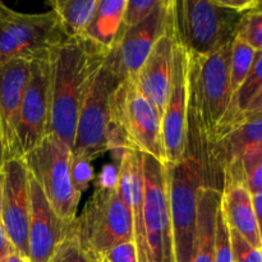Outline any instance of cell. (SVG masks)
Instances as JSON below:
<instances>
[{"instance_id": "21", "label": "cell", "mask_w": 262, "mask_h": 262, "mask_svg": "<svg viewBox=\"0 0 262 262\" xmlns=\"http://www.w3.org/2000/svg\"><path fill=\"white\" fill-rule=\"evenodd\" d=\"M125 4L127 0H99L94 17L81 37L105 50H112L119 35Z\"/></svg>"}, {"instance_id": "6", "label": "cell", "mask_w": 262, "mask_h": 262, "mask_svg": "<svg viewBox=\"0 0 262 262\" xmlns=\"http://www.w3.org/2000/svg\"><path fill=\"white\" fill-rule=\"evenodd\" d=\"M76 233L84 252L96 260L113 247L133 241V217L114 188H96L76 219Z\"/></svg>"}, {"instance_id": "14", "label": "cell", "mask_w": 262, "mask_h": 262, "mask_svg": "<svg viewBox=\"0 0 262 262\" xmlns=\"http://www.w3.org/2000/svg\"><path fill=\"white\" fill-rule=\"evenodd\" d=\"M2 227L15 251L28 258L30 183L22 158L3 164Z\"/></svg>"}, {"instance_id": "1", "label": "cell", "mask_w": 262, "mask_h": 262, "mask_svg": "<svg viewBox=\"0 0 262 262\" xmlns=\"http://www.w3.org/2000/svg\"><path fill=\"white\" fill-rule=\"evenodd\" d=\"M230 49L232 43L210 55L188 54V113L184 155L199 161L202 173L210 146L232 102Z\"/></svg>"}, {"instance_id": "37", "label": "cell", "mask_w": 262, "mask_h": 262, "mask_svg": "<svg viewBox=\"0 0 262 262\" xmlns=\"http://www.w3.org/2000/svg\"><path fill=\"white\" fill-rule=\"evenodd\" d=\"M5 262H30V261H28V258H26L25 256L20 255L18 251H13V252L8 256L7 261Z\"/></svg>"}, {"instance_id": "33", "label": "cell", "mask_w": 262, "mask_h": 262, "mask_svg": "<svg viewBox=\"0 0 262 262\" xmlns=\"http://www.w3.org/2000/svg\"><path fill=\"white\" fill-rule=\"evenodd\" d=\"M118 168L113 165H105L96 181V188H114L117 187Z\"/></svg>"}, {"instance_id": "9", "label": "cell", "mask_w": 262, "mask_h": 262, "mask_svg": "<svg viewBox=\"0 0 262 262\" xmlns=\"http://www.w3.org/2000/svg\"><path fill=\"white\" fill-rule=\"evenodd\" d=\"M143 233L145 246L138 262H176L173 230L166 189V169L155 158L143 154Z\"/></svg>"}, {"instance_id": "34", "label": "cell", "mask_w": 262, "mask_h": 262, "mask_svg": "<svg viewBox=\"0 0 262 262\" xmlns=\"http://www.w3.org/2000/svg\"><path fill=\"white\" fill-rule=\"evenodd\" d=\"M262 115V90L260 94L257 95V96L255 97V99L251 101V104L248 105L247 109L245 110L243 113H241L239 115H238L237 118H235V120L233 123H230L229 125L234 124V123L239 122V120H243V119H248V118H253V117H261ZM229 125H227V127H229ZM225 127V128H227ZM224 129V128H223ZM222 130V129H220ZM219 130V132H220Z\"/></svg>"}, {"instance_id": "42", "label": "cell", "mask_w": 262, "mask_h": 262, "mask_svg": "<svg viewBox=\"0 0 262 262\" xmlns=\"http://www.w3.org/2000/svg\"><path fill=\"white\" fill-rule=\"evenodd\" d=\"M97 262H107L105 258H100V260H97Z\"/></svg>"}, {"instance_id": "3", "label": "cell", "mask_w": 262, "mask_h": 262, "mask_svg": "<svg viewBox=\"0 0 262 262\" xmlns=\"http://www.w3.org/2000/svg\"><path fill=\"white\" fill-rule=\"evenodd\" d=\"M106 146L118 163L125 150H135L164 164L161 115L132 78L120 82L112 96Z\"/></svg>"}, {"instance_id": "10", "label": "cell", "mask_w": 262, "mask_h": 262, "mask_svg": "<svg viewBox=\"0 0 262 262\" xmlns=\"http://www.w3.org/2000/svg\"><path fill=\"white\" fill-rule=\"evenodd\" d=\"M122 81L124 79L106 58L95 76L79 112L72 155L92 161L106 152L110 101Z\"/></svg>"}, {"instance_id": "4", "label": "cell", "mask_w": 262, "mask_h": 262, "mask_svg": "<svg viewBox=\"0 0 262 262\" xmlns=\"http://www.w3.org/2000/svg\"><path fill=\"white\" fill-rule=\"evenodd\" d=\"M170 17L176 42L205 56L233 42L243 14L216 0H170Z\"/></svg>"}, {"instance_id": "38", "label": "cell", "mask_w": 262, "mask_h": 262, "mask_svg": "<svg viewBox=\"0 0 262 262\" xmlns=\"http://www.w3.org/2000/svg\"><path fill=\"white\" fill-rule=\"evenodd\" d=\"M2 212H3V173L0 169V227H2Z\"/></svg>"}, {"instance_id": "13", "label": "cell", "mask_w": 262, "mask_h": 262, "mask_svg": "<svg viewBox=\"0 0 262 262\" xmlns=\"http://www.w3.org/2000/svg\"><path fill=\"white\" fill-rule=\"evenodd\" d=\"M50 123V64L49 56L31 61L30 79L23 94L18 122L20 158L49 135Z\"/></svg>"}, {"instance_id": "17", "label": "cell", "mask_w": 262, "mask_h": 262, "mask_svg": "<svg viewBox=\"0 0 262 262\" xmlns=\"http://www.w3.org/2000/svg\"><path fill=\"white\" fill-rule=\"evenodd\" d=\"M174 48H176V38H174L170 17V27L155 43L140 71L136 73L135 77H132L138 91L158 109L161 117L165 109L169 89H170Z\"/></svg>"}, {"instance_id": "36", "label": "cell", "mask_w": 262, "mask_h": 262, "mask_svg": "<svg viewBox=\"0 0 262 262\" xmlns=\"http://www.w3.org/2000/svg\"><path fill=\"white\" fill-rule=\"evenodd\" d=\"M252 202H253V209H255L256 222H257L258 233H260L261 245H262V193L252 194Z\"/></svg>"}, {"instance_id": "5", "label": "cell", "mask_w": 262, "mask_h": 262, "mask_svg": "<svg viewBox=\"0 0 262 262\" xmlns=\"http://www.w3.org/2000/svg\"><path fill=\"white\" fill-rule=\"evenodd\" d=\"M69 38L54 10L20 13L0 2V66L17 59L46 58Z\"/></svg>"}, {"instance_id": "23", "label": "cell", "mask_w": 262, "mask_h": 262, "mask_svg": "<svg viewBox=\"0 0 262 262\" xmlns=\"http://www.w3.org/2000/svg\"><path fill=\"white\" fill-rule=\"evenodd\" d=\"M224 181L241 182L251 194L262 193V145L246 148L224 170Z\"/></svg>"}, {"instance_id": "27", "label": "cell", "mask_w": 262, "mask_h": 262, "mask_svg": "<svg viewBox=\"0 0 262 262\" xmlns=\"http://www.w3.org/2000/svg\"><path fill=\"white\" fill-rule=\"evenodd\" d=\"M159 3H160V0H127L119 35L127 31L128 28L145 20L158 7Z\"/></svg>"}, {"instance_id": "35", "label": "cell", "mask_w": 262, "mask_h": 262, "mask_svg": "<svg viewBox=\"0 0 262 262\" xmlns=\"http://www.w3.org/2000/svg\"><path fill=\"white\" fill-rule=\"evenodd\" d=\"M13 251H15V248L13 247L10 241L8 239L3 227H0V262L7 261L8 256H9Z\"/></svg>"}, {"instance_id": "29", "label": "cell", "mask_w": 262, "mask_h": 262, "mask_svg": "<svg viewBox=\"0 0 262 262\" xmlns=\"http://www.w3.org/2000/svg\"><path fill=\"white\" fill-rule=\"evenodd\" d=\"M233 262L232 246H230V232L222 209L219 207L216 216V229H215V261Z\"/></svg>"}, {"instance_id": "7", "label": "cell", "mask_w": 262, "mask_h": 262, "mask_svg": "<svg viewBox=\"0 0 262 262\" xmlns=\"http://www.w3.org/2000/svg\"><path fill=\"white\" fill-rule=\"evenodd\" d=\"M22 159L54 211L66 222H76L81 194L72 182L71 148L50 133Z\"/></svg>"}, {"instance_id": "28", "label": "cell", "mask_w": 262, "mask_h": 262, "mask_svg": "<svg viewBox=\"0 0 262 262\" xmlns=\"http://www.w3.org/2000/svg\"><path fill=\"white\" fill-rule=\"evenodd\" d=\"M49 262H90L89 255L82 248L76 233V224L74 229L61 242Z\"/></svg>"}, {"instance_id": "22", "label": "cell", "mask_w": 262, "mask_h": 262, "mask_svg": "<svg viewBox=\"0 0 262 262\" xmlns=\"http://www.w3.org/2000/svg\"><path fill=\"white\" fill-rule=\"evenodd\" d=\"M97 3L99 0H50L49 5L69 37H81L94 17Z\"/></svg>"}, {"instance_id": "41", "label": "cell", "mask_w": 262, "mask_h": 262, "mask_svg": "<svg viewBox=\"0 0 262 262\" xmlns=\"http://www.w3.org/2000/svg\"><path fill=\"white\" fill-rule=\"evenodd\" d=\"M90 257V256H89ZM90 262H97V260L96 258H94V257H90Z\"/></svg>"}, {"instance_id": "30", "label": "cell", "mask_w": 262, "mask_h": 262, "mask_svg": "<svg viewBox=\"0 0 262 262\" xmlns=\"http://www.w3.org/2000/svg\"><path fill=\"white\" fill-rule=\"evenodd\" d=\"M233 262H262V250L253 247L239 233L230 229Z\"/></svg>"}, {"instance_id": "19", "label": "cell", "mask_w": 262, "mask_h": 262, "mask_svg": "<svg viewBox=\"0 0 262 262\" xmlns=\"http://www.w3.org/2000/svg\"><path fill=\"white\" fill-rule=\"evenodd\" d=\"M220 209L230 229L239 233L253 247L262 250L252 194L245 184L241 182L224 181Z\"/></svg>"}, {"instance_id": "11", "label": "cell", "mask_w": 262, "mask_h": 262, "mask_svg": "<svg viewBox=\"0 0 262 262\" xmlns=\"http://www.w3.org/2000/svg\"><path fill=\"white\" fill-rule=\"evenodd\" d=\"M188 53L176 42L173 72L168 100L161 117L164 165L183 159L186 152L187 113H188Z\"/></svg>"}, {"instance_id": "18", "label": "cell", "mask_w": 262, "mask_h": 262, "mask_svg": "<svg viewBox=\"0 0 262 262\" xmlns=\"http://www.w3.org/2000/svg\"><path fill=\"white\" fill-rule=\"evenodd\" d=\"M117 191L133 217V242L140 260L145 246L143 233V206H145V182H143V154L125 150L118 164Z\"/></svg>"}, {"instance_id": "26", "label": "cell", "mask_w": 262, "mask_h": 262, "mask_svg": "<svg viewBox=\"0 0 262 262\" xmlns=\"http://www.w3.org/2000/svg\"><path fill=\"white\" fill-rule=\"evenodd\" d=\"M235 37L245 41L255 51H262V12L251 10L243 14Z\"/></svg>"}, {"instance_id": "24", "label": "cell", "mask_w": 262, "mask_h": 262, "mask_svg": "<svg viewBox=\"0 0 262 262\" xmlns=\"http://www.w3.org/2000/svg\"><path fill=\"white\" fill-rule=\"evenodd\" d=\"M261 90H262V51H257L255 56V61H253L252 64V68H251L250 73H248L247 79H246L245 83L242 84L239 91H238L237 94H235V96L233 97L232 102H230L229 112H228L227 117H225L220 129H223V128H225L227 125H229L230 123L234 122L235 118H237L241 113L245 112V110L247 109L248 105L251 104V101H252V100L260 94ZM215 137H216V136H215Z\"/></svg>"}, {"instance_id": "31", "label": "cell", "mask_w": 262, "mask_h": 262, "mask_svg": "<svg viewBox=\"0 0 262 262\" xmlns=\"http://www.w3.org/2000/svg\"><path fill=\"white\" fill-rule=\"evenodd\" d=\"M71 177L77 193H83L89 188L90 182L94 178V169H92L91 161L72 155Z\"/></svg>"}, {"instance_id": "40", "label": "cell", "mask_w": 262, "mask_h": 262, "mask_svg": "<svg viewBox=\"0 0 262 262\" xmlns=\"http://www.w3.org/2000/svg\"><path fill=\"white\" fill-rule=\"evenodd\" d=\"M252 10H256V12H262V0H256V5Z\"/></svg>"}, {"instance_id": "39", "label": "cell", "mask_w": 262, "mask_h": 262, "mask_svg": "<svg viewBox=\"0 0 262 262\" xmlns=\"http://www.w3.org/2000/svg\"><path fill=\"white\" fill-rule=\"evenodd\" d=\"M4 164V155H3V142H2V130H0V169Z\"/></svg>"}, {"instance_id": "15", "label": "cell", "mask_w": 262, "mask_h": 262, "mask_svg": "<svg viewBox=\"0 0 262 262\" xmlns=\"http://www.w3.org/2000/svg\"><path fill=\"white\" fill-rule=\"evenodd\" d=\"M30 183V223H28V261L49 262L59 246L74 229L73 223L61 219L37 182L28 173Z\"/></svg>"}, {"instance_id": "2", "label": "cell", "mask_w": 262, "mask_h": 262, "mask_svg": "<svg viewBox=\"0 0 262 262\" xmlns=\"http://www.w3.org/2000/svg\"><path fill=\"white\" fill-rule=\"evenodd\" d=\"M110 51L84 37H71L49 54L50 64V123L55 135L73 148L79 112L92 81Z\"/></svg>"}, {"instance_id": "16", "label": "cell", "mask_w": 262, "mask_h": 262, "mask_svg": "<svg viewBox=\"0 0 262 262\" xmlns=\"http://www.w3.org/2000/svg\"><path fill=\"white\" fill-rule=\"evenodd\" d=\"M31 61L25 59L0 66V130L4 163L20 158L18 145V122L23 94L30 79Z\"/></svg>"}, {"instance_id": "32", "label": "cell", "mask_w": 262, "mask_h": 262, "mask_svg": "<svg viewBox=\"0 0 262 262\" xmlns=\"http://www.w3.org/2000/svg\"><path fill=\"white\" fill-rule=\"evenodd\" d=\"M102 258L107 262H138L137 248L133 241L120 243L113 247Z\"/></svg>"}, {"instance_id": "20", "label": "cell", "mask_w": 262, "mask_h": 262, "mask_svg": "<svg viewBox=\"0 0 262 262\" xmlns=\"http://www.w3.org/2000/svg\"><path fill=\"white\" fill-rule=\"evenodd\" d=\"M222 192L201 188L197 200V223L194 252L191 262L215 261V229Z\"/></svg>"}, {"instance_id": "25", "label": "cell", "mask_w": 262, "mask_h": 262, "mask_svg": "<svg viewBox=\"0 0 262 262\" xmlns=\"http://www.w3.org/2000/svg\"><path fill=\"white\" fill-rule=\"evenodd\" d=\"M257 51L253 50L245 41L235 37L232 42L230 49V91H232V100L235 96L242 84L247 79L252 64L255 61V56Z\"/></svg>"}, {"instance_id": "8", "label": "cell", "mask_w": 262, "mask_h": 262, "mask_svg": "<svg viewBox=\"0 0 262 262\" xmlns=\"http://www.w3.org/2000/svg\"><path fill=\"white\" fill-rule=\"evenodd\" d=\"M176 262H191L194 252L197 200L204 188L201 165L191 156L165 165Z\"/></svg>"}, {"instance_id": "12", "label": "cell", "mask_w": 262, "mask_h": 262, "mask_svg": "<svg viewBox=\"0 0 262 262\" xmlns=\"http://www.w3.org/2000/svg\"><path fill=\"white\" fill-rule=\"evenodd\" d=\"M170 27V0H160L154 12L138 25L120 33L107 60L123 79L136 76L155 43Z\"/></svg>"}]
</instances>
